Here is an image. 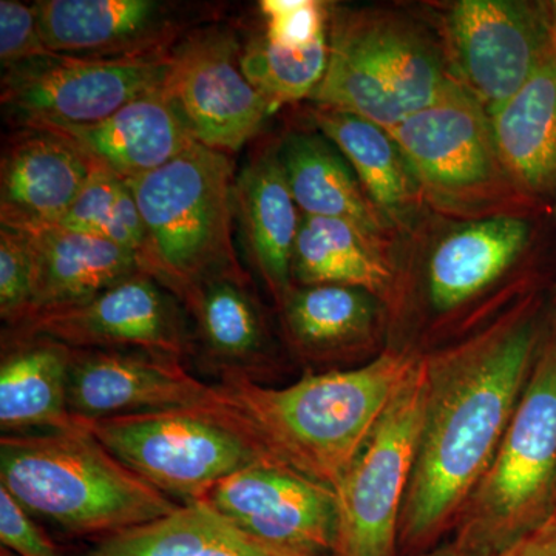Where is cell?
<instances>
[{
	"label": "cell",
	"mask_w": 556,
	"mask_h": 556,
	"mask_svg": "<svg viewBox=\"0 0 556 556\" xmlns=\"http://www.w3.org/2000/svg\"><path fill=\"white\" fill-rule=\"evenodd\" d=\"M292 281L294 287L357 288L388 302L393 299L396 274L387 248L354 226L303 215L292 255Z\"/></svg>",
	"instance_id": "cell-28"
},
{
	"label": "cell",
	"mask_w": 556,
	"mask_h": 556,
	"mask_svg": "<svg viewBox=\"0 0 556 556\" xmlns=\"http://www.w3.org/2000/svg\"><path fill=\"white\" fill-rule=\"evenodd\" d=\"M538 350L535 318L511 311L424 356L426 405L399 521V556L433 551L453 532L506 434Z\"/></svg>",
	"instance_id": "cell-1"
},
{
	"label": "cell",
	"mask_w": 556,
	"mask_h": 556,
	"mask_svg": "<svg viewBox=\"0 0 556 556\" xmlns=\"http://www.w3.org/2000/svg\"><path fill=\"white\" fill-rule=\"evenodd\" d=\"M0 543L16 556H62L35 517L0 486Z\"/></svg>",
	"instance_id": "cell-34"
},
{
	"label": "cell",
	"mask_w": 556,
	"mask_h": 556,
	"mask_svg": "<svg viewBox=\"0 0 556 556\" xmlns=\"http://www.w3.org/2000/svg\"><path fill=\"white\" fill-rule=\"evenodd\" d=\"M548 24H551L552 47L556 50V0L547 2Z\"/></svg>",
	"instance_id": "cell-37"
},
{
	"label": "cell",
	"mask_w": 556,
	"mask_h": 556,
	"mask_svg": "<svg viewBox=\"0 0 556 556\" xmlns=\"http://www.w3.org/2000/svg\"><path fill=\"white\" fill-rule=\"evenodd\" d=\"M555 518H556V515H555Z\"/></svg>",
	"instance_id": "cell-39"
},
{
	"label": "cell",
	"mask_w": 556,
	"mask_h": 556,
	"mask_svg": "<svg viewBox=\"0 0 556 556\" xmlns=\"http://www.w3.org/2000/svg\"><path fill=\"white\" fill-rule=\"evenodd\" d=\"M215 383L190 375L179 358L144 351L73 350L68 409L73 419L178 408H222Z\"/></svg>",
	"instance_id": "cell-15"
},
{
	"label": "cell",
	"mask_w": 556,
	"mask_h": 556,
	"mask_svg": "<svg viewBox=\"0 0 556 556\" xmlns=\"http://www.w3.org/2000/svg\"><path fill=\"white\" fill-rule=\"evenodd\" d=\"M36 263L25 230L0 229V316L11 328L22 327L30 316L35 294Z\"/></svg>",
	"instance_id": "cell-32"
},
{
	"label": "cell",
	"mask_w": 556,
	"mask_h": 556,
	"mask_svg": "<svg viewBox=\"0 0 556 556\" xmlns=\"http://www.w3.org/2000/svg\"><path fill=\"white\" fill-rule=\"evenodd\" d=\"M556 289V288H555Z\"/></svg>",
	"instance_id": "cell-40"
},
{
	"label": "cell",
	"mask_w": 556,
	"mask_h": 556,
	"mask_svg": "<svg viewBox=\"0 0 556 556\" xmlns=\"http://www.w3.org/2000/svg\"><path fill=\"white\" fill-rule=\"evenodd\" d=\"M0 556H16V555L11 554V552L7 551V548H2V551H0Z\"/></svg>",
	"instance_id": "cell-38"
},
{
	"label": "cell",
	"mask_w": 556,
	"mask_h": 556,
	"mask_svg": "<svg viewBox=\"0 0 556 556\" xmlns=\"http://www.w3.org/2000/svg\"><path fill=\"white\" fill-rule=\"evenodd\" d=\"M530 232L529 223L511 214L471 219L450 230L428 262L431 306L448 313L492 287L521 257Z\"/></svg>",
	"instance_id": "cell-20"
},
{
	"label": "cell",
	"mask_w": 556,
	"mask_h": 556,
	"mask_svg": "<svg viewBox=\"0 0 556 556\" xmlns=\"http://www.w3.org/2000/svg\"><path fill=\"white\" fill-rule=\"evenodd\" d=\"M185 306L148 273L121 281L72 308L33 318L14 338H49L73 350L144 351L182 358L193 353Z\"/></svg>",
	"instance_id": "cell-12"
},
{
	"label": "cell",
	"mask_w": 556,
	"mask_h": 556,
	"mask_svg": "<svg viewBox=\"0 0 556 556\" xmlns=\"http://www.w3.org/2000/svg\"><path fill=\"white\" fill-rule=\"evenodd\" d=\"M40 38L35 7L16 0L0 2V62L11 72L53 56Z\"/></svg>",
	"instance_id": "cell-33"
},
{
	"label": "cell",
	"mask_w": 556,
	"mask_h": 556,
	"mask_svg": "<svg viewBox=\"0 0 556 556\" xmlns=\"http://www.w3.org/2000/svg\"><path fill=\"white\" fill-rule=\"evenodd\" d=\"M60 135L94 166L116 177H141L195 142L167 87L129 102L93 124H31Z\"/></svg>",
	"instance_id": "cell-17"
},
{
	"label": "cell",
	"mask_w": 556,
	"mask_h": 556,
	"mask_svg": "<svg viewBox=\"0 0 556 556\" xmlns=\"http://www.w3.org/2000/svg\"><path fill=\"white\" fill-rule=\"evenodd\" d=\"M232 33H192L170 50L167 90L197 142L223 153L243 148L273 115L241 68Z\"/></svg>",
	"instance_id": "cell-13"
},
{
	"label": "cell",
	"mask_w": 556,
	"mask_h": 556,
	"mask_svg": "<svg viewBox=\"0 0 556 556\" xmlns=\"http://www.w3.org/2000/svg\"><path fill=\"white\" fill-rule=\"evenodd\" d=\"M236 208L255 268L281 305L294 287L292 255L303 215L278 150L266 149L240 172Z\"/></svg>",
	"instance_id": "cell-21"
},
{
	"label": "cell",
	"mask_w": 556,
	"mask_h": 556,
	"mask_svg": "<svg viewBox=\"0 0 556 556\" xmlns=\"http://www.w3.org/2000/svg\"><path fill=\"white\" fill-rule=\"evenodd\" d=\"M58 226L129 249L149 274L148 233L137 200L129 182L112 172L91 164L89 181Z\"/></svg>",
	"instance_id": "cell-31"
},
{
	"label": "cell",
	"mask_w": 556,
	"mask_h": 556,
	"mask_svg": "<svg viewBox=\"0 0 556 556\" xmlns=\"http://www.w3.org/2000/svg\"><path fill=\"white\" fill-rule=\"evenodd\" d=\"M75 420L139 478L178 504L206 500L219 481L266 459L225 407Z\"/></svg>",
	"instance_id": "cell-7"
},
{
	"label": "cell",
	"mask_w": 556,
	"mask_h": 556,
	"mask_svg": "<svg viewBox=\"0 0 556 556\" xmlns=\"http://www.w3.org/2000/svg\"><path fill=\"white\" fill-rule=\"evenodd\" d=\"M379 299L362 289L292 287L280 308L292 346L303 357L329 361L367 342L378 320Z\"/></svg>",
	"instance_id": "cell-29"
},
{
	"label": "cell",
	"mask_w": 556,
	"mask_h": 556,
	"mask_svg": "<svg viewBox=\"0 0 556 556\" xmlns=\"http://www.w3.org/2000/svg\"><path fill=\"white\" fill-rule=\"evenodd\" d=\"M417 356L388 350L364 367L306 375L281 388L236 372L215 386L266 459L336 492Z\"/></svg>",
	"instance_id": "cell-2"
},
{
	"label": "cell",
	"mask_w": 556,
	"mask_h": 556,
	"mask_svg": "<svg viewBox=\"0 0 556 556\" xmlns=\"http://www.w3.org/2000/svg\"><path fill=\"white\" fill-rule=\"evenodd\" d=\"M91 163L53 131L24 127L3 150L0 222L14 229L58 226L89 181Z\"/></svg>",
	"instance_id": "cell-18"
},
{
	"label": "cell",
	"mask_w": 556,
	"mask_h": 556,
	"mask_svg": "<svg viewBox=\"0 0 556 556\" xmlns=\"http://www.w3.org/2000/svg\"><path fill=\"white\" fill-rule=\"evenodd\" d=\"M249 535L313 556H338L340 511L334 490L269 459L219 481L204 500Z\"/></svg>",
	"instance_id": "cell-14"
},
{
	"label": "cell",
	"mask_w": 556,
	"mask_h": 556,
	"mask_svg": "<svg viewBox=\"0 0 556 556\" xmlns=\"http://www.w3.org/2000/svg\"><path fill=\"white\" fill-rule=\"evenodd\" d=\"M73 348L49 338H14L0 364V428L3 434L75 427L68 409Z\"/></svg>",
	"instance_id": "cell-24"
},
{
	"label": "cell",
	"mask_w": 556,
	"mask_h": 556,
	"mask_svg": "<svg viewBox=\"0 0 556 556\" xmlns=\"http://www.w3.org/2000/svg\"><path fill=\"white\" fill-rule=\"evenodd\" d=\"M33 7L40 38L61 56L166 54L178 33L169 7L153 0H40Z\"/></svg>",
	"instance_id": "cell-16"
},
{
	"label": "cell",
	"mask_w": 556,
	"mask_h": 556,
	"mask_svg": "<svg viewBox=\"0 0 556 556\" xmlns=\"http://www.w3.org/2000/svg\"><path fill=\"white\" fill-rule=\"evenodd\" d=\"M442 30L452 73L489 115L554 49L547 2L459 0L445 11Z\"/></svg>",
	"instance_id": "cell-10"
},
{
	"label": "cell",
	"mask_w": 556,
	"mask_h": 556,
	"mask_svg": "<svg viewBox=\"0 0 556 556\" xmlns=\"http://www.w3.org/2000/svg\"><path fill=\"white\" fill-rule=\"evenodd\" d=\"M25 232L30 237L36 263L35 294L25 324L43 314L80 305L105 289L146 273L137 254L112 241L61 226Z\"/></svg>",
	"instance_id": "cell-19"
},
{
	"label": "cell",
	"mask_w": 556,
	"mask_h": 556,
	"mask_svg": "<svg viewBox=\"0 0 556 556\" xmlns=\"http://www.w3.org/2000/svg\"><path fill=\"white\" fill-rule=\"evenodd\" d=\"M426 405V365L417 356L342 481L338 556H399L402 506L415 467Z\"/></svg>",
	"instance_id": "cell-9"
},
{
	"label": "cell",
	"mask_w": 556,
	"mask_h": 556,
	"mask_svg": "<svg viewBox=\"0 0 556 556\" xmlns=\"http://www.w3.org/2000/svg\"><path fill=\"white\" fill-rule=\"evenodd\" d=\"M278 153L302 215L340 219L388 247L393 226L369 200L353 167L329 139L321 134H291Z\"/></svg>",
	"instance_id": "cell-22"
},
{
	"label": "cell",
	"mask_w": 556,
	"mask_h": 556,
	"mask_svg": "<svg viewBox=\"0 0 556 556\" xmlns=\"http://www.w3.org/2000/svg\"><path fill=\"white\" fill-rule=\"evenodd\" d=\"M492 556H556V518L532 535Z\"/></svg>",
	"instance_id": "cell-35"
},
{
	"label": "cell",
	"mask_w": 556,
	"mask_h": 556,
	"mask_svg": "<svg viewBox=\"0 0 556 556\" xmlns=\"http://www.w3.org/2000/svg\"><path fill=\"white\" fill-rule=\"evenodd\" d=\"M311 116L320 134L345 156L369 200L393 229L409 225L426 200L390 131L351 113L318 105Z\"/></svg>",
	"instance_id": "cell-26"
},
{
	"label": "cell",
	"mask_w": 556,
	"mask_h": 556,
	"mask_svg": "<svg viewBox=\"0 0 556 556\" xmlns=\"http://www.w3.org/2000/svg\"><path fill=\"white\" fill-rule=\"evenodd\" d=\"M148 233V269L178 299L218 274L243 273L232 243L236 177L228 153L193 142L130 179Z\"/></svg>",
	"instance_id": "cell-6"
},
{
	"label": "cell",
	"mask_w": 556,
	"mask_h": 556,
	"mask_svg": "<svg viewBox=\"0 0 556 556\" xmlns=\"http://www.w3.org/2000/svg\"><path fill=\"white\" fill-rule=\"evenodd\" d=\"M179 302L195 321L197 340L218 375L236 372L257 380L268 339L244 273L208 277L189 288Z\"/></svg>",
	"instance_id": "cell-25"
},
{
	"label": "cell",
	"mask_w": 556,
	"mask_h": 556,
	"mask_svg": "<svg viewBox=\"0 0 556 556\" xmlns=\"http://www.w3.org/2000/svg\"><path fill=\"white\" fill-rule=\"evenodd\" d=\"M416 556H460L459 552L456 551L455 544L452 541H445L441 546L433 548V551L426 552V554H420Z\"/></svg>",
	"instance_id": "cell-36"
},
{
	"label": "cell",
	"mask_w": 556,
	"mask_h": 556,
	"mask_svg": "<svg viewBox=\"0 0 556 556\" xmlns=\"http://www.w3.org/2000/svg\"><path fill=\"white\" fill-rule=\"evenodd\" d=\"M556 515V339L540 346L518 407L470 493L452 543L460 556H492Z\"/></svg>",
	"instance_id": "cell-4"
},
{
	"label": "cell",
	"mask_w": 556,
	"mask_h": 556,
	"mask_svg": "<svg viewBox=\"0 0 556 556\" xmlns=\"http://www.w3.org/2000/svg\"><path fill=\"white\" fill-rule=\"evenodd\" d=\"M0 486L35 518L94 541L166 517L179 506L76 424L2 434Z\"/></svg>",
	"instance_id": "cell-3"
},
{
	"label": "cell",
	"mask_w": 556,
	"mask_h": 556,
	"mask_svg": "<svg viewBox=\"0 0 556 556\" xmlns=\"http://www.w3.org/2000/svg\"><path fill=\"white\" fill-rule=\"evenodd\" d=\"M408 161L424 200L457 217H492L511 185L484 105L455 80L428 108L388 130Z\"/></svg>",
	"instance_id": "cell-8"
},
{
	"label": "cell",
	"mask_w": 556,
	"mask_h": 556,
	"mask_svg": "<svg viewBox=\"0 0 556 556\" xmlns=\"http://www.w3.org/2000/svg\"><path fill=\"white\" fill-rule=\"evenodd\" d=\"M80 556H313L249 535L204 501L179 504L166 517L93 541Z\"/></svg>",
	"instance_id": "cell-27"
},
{
	"label": "cell",
	"mask_w": 556,
	"mask_h": 556,
	"mask_svg": "<svg viewBox=\"0 0 556 556\" xmlns=\"http://www.w3.org/2000/svg\"><path fill=\"white\" fill-rule=\"evenodd\" d=\"M328 64L309 100L391 130L455 80L415 22L379 9H329Z\"/></svg>",
	"instance_id": "cell-5"
},
{
	"label": "cell",
	"mask_w": 556,
	"mask_h": 556,
	"mask_svg": "<svg viewBox=\"0 0 556 556\" xmlns=\"http://www.w3.org/2000/svg\"><path fill=\"white\" fill-rule=\"evenodd\" d=\"M492 119L501 163L517 192H556V50Z\"/></svg>",
	"instance_id": "cell-23"
},
{
	"label": "cell",
	"mask_w": 556,
	"mask_h": 556,
	"mask_svg": "<svg viewBox=\"0 0 556 556\" xmlns=\"http://www.w3.org/2000/svg\"><path fill=\"white\" fill-rule=\"evenodd\" d=\"M328 49V36L299 42L262 33L241 50V68L276 112L311 98L327 72Z\"/></svg>",
	"instance_id": "cell-30"
},
{
	"label": "cell",
	"mask_w": 556,
	"mask_h": 556,
	"mask_svg": "<svg viewBox=\"0 0 556 556\" xmlns=\"http://www.w3.org/2000/svg\"><path fill=\"white\" fill-rule=\"evenodd\" d=\"M169 54L110 60L53 54L7 72L2 105L22 127L98 123L166 87Z\"/></svg>",
	"instance_id": "cell-11"
}]
</instances>
